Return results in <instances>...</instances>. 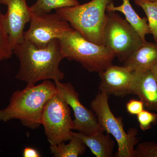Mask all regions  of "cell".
<instances>
[{"label": "cell", "mask_w": 157, "mask_h": 157, "mask_svg": "<svg viewBox=\"0 0 157 157\" xmlns=\"http://www.w3.org/2000/svg\"><path fill=\"white\" fill-rule=\"evenodd\" d=\"M13 52L19 61V70L15 76L17 80L34 85L41 80L61 81L64 78V73L59 68L64 58L59 39L43 48H38L23 39Z\"/></svg>", "instance_id": "cell-1"}, {"label": "cell", "mask_w": 157, "mask_h": 157, "mask_svg": "<svg viewBox=\"0 0 157 157\" xmlns=\"http://www.w3.org/2000/svg\"><path fill=\"white\" fill-rule=\"evenodd\" d=\"M57 93L54 82L49 80L37 85L27 84L24 89L13 92L8 106L0 109V121L18 120L26 128H38L45 104Z\"/></svg>", "instance_id": "cell-2"}, {"label": "cell", "mask_w": 157, "mask_h": 157, "mask_svg": "<svg viewBox=\"0 0 157 157\" xmlns=\"http://www.w3.org/2000/svg\"><path fill=\"white\" fill-rule=\"evenodd\" d=\"M112 0H92L73 7L56 9V12L72 28L90 42L104 45L106 9Z\"/></svg>", "instance_id": "cell-3"}, {"label": "cell", "mask_w": 157, "mask_h": 157, "mask_svg": "<svg viewBox=\"0 0 157 157\" xmlns=\"http://www.w3.org/2000/svg\"><path fill=\"white\" fill-rule=\"evenodd\" d=\"M59 40L64 58L78 62L89 72H102L116 57L105 46L90 42L72 28Z\"/></svg>", "instance_id": "cell-4"}, {"label": "cell", "mask_w": 157, "mask_h": 157, "mask_svg": "<svg viewBox=\"0 0 157 157\" xmlns=\"http://www.w3.org/2000/svg\"><path fill=\"white\" fill-rule=\"evenodd\" d=\"M109 96L99 92L90 103L91 109L97 117L100 125L104 132L112 135L117 144V157H135V146L139 142L137 131L135 128L126 132L122 118L113 114L108 102Z\"/></svg>", "instance_id": "cell-5"}, {"label": "cell", "mask_w": 157, "mask_h": 157, "mask_svg": "<svg viewBox=\"0 0 157 157\" xmlns=\"http://www.w3.org/2000/svg\"><path fill=\"white\" fill-rule=\"evenodd\" d=\"M104 46L124 62L144 43L139 34L115 12L107 11L104 33Z\"/></svg>", "instance_id": "cell-6"}, {"label": "cell", "mask_w": 157, "mask_h": 157, "mask_svg": "<svg viewBox=\"0 0 157 157\" xmlns=\"http://www.w3.org/2000/svg\"><path fill=\"white\" fill-rule=\"evenodd\" d=\"M41 125L50 145L68 141L73 136V123L70 107L58 92L45 104Z\"/></svg>", "instance_id": "cell-7"}, {"label": "cell", "mask_w": 157, "mask_h": 157, "mask_svg": "<svg viewBox=\"0 0 157 157\" xmlns=\"http://www.w3.org/2000/svg\"><path fill=\"white\" fill-rule=\"evenodd\" d=\"M30 27L24 32L23 39L38 48H43L52 40L59 39L71 29L67 21L56 12L36 15L31 13Z\"/></svg>", "instance_id": "cell-8"}, {"label": "cell", "mask_w": 157, "mask_h": 157, "mask_svg": "<svg viewBox=\"0 0 157 157\" xmlns=\"http://www.w3.org/2000/svg\"><path fill=\"white\" fill-rule=\"evenodd\" d=\"M54 82L58 92L73 109L74 115L73 130L86 134L104 132L94 111L86 108L79 101V95L71 83H64L60 81Z\"/></svg>", "instance_id": "cell-9"}, {"label": "cell", "mask_w": 157, "mask_h": 157, "mask_svg": "<svg viewBox=\"0 0 157 157\" xmlns=\"http://www.w3.org/2000/svg\"><path fill=\"white\" fill-rule=\"evenodd\" d=\"M0 4L7 7L4 20L13 50L23 39L25 25L30 21V7L28 6L26 0H0Z\"/></svg>", "instance_id": "cell-10"}, {"label": "cell", "mask_w": 157, "mask_h": 157, "mask_svg": "<svg viewBox=\"0 0 157 157\" xmlns=\"http://www.w3.org/2000/svg\"><path fill=\"white\" fill-rule=\"evenodd\" d=\"M99 73L101 79L100 92L117 97L131 94L134 76L133 72L124 67L111 65Z\"/></svg>", "instance_id": "cell-11"}, {"label": "cell", "mask_w": 157, "mask_h": 157, "mask_svg": "<svg viewBox=\"0 0 157 157\" xmlns=\"http://www.w3.org/2000/svg\"><path fill=\"white\" fill-rule=\"evenodd\" d=\"M131 93L137 95L144 107L157 112V83L151 70L134 71Z\"/></svg>", "instance_id": "cell-12"}, {"label": "cell", "mask_w": 157, "mask_h": 157, "mask_svg": "<svg viewBox=\"0 0 157 157\" xmlns=\"http://www.w3.org/2000/svg\"><path fill=\"white\" fill-rule=\"evenodd\" d=\"M157 63V43L144 42L124 62L131 72L151 70Z\"/></svg>", "instance_id": "cell-13"}, {"label": "cell", "mask_w": 157, "mask_h": 157, "mask_svg": "<svg viewBox=\"0 0 157 157\" xmlns=\"http://www.w3.org/2000/svg\"><path fill=\"white\" fill-rule=\"evenodd\" d=\"M73 134L79 137L96 157L113 156L115 141L111 138L109 134L107 133V135H105L104 132H97L92 134L73 132Z\"/></svg>", "instance_id": "cell-14"}, {"label": "cell", "mask_w": 157, "mask_h": 157, "mask_svg": "<svg viewBox=\"0 0 157 157\" xmlns=\"http://www.w3.org/2000/svg\"><path fill=\"white\" fill-rule=\"evenodd\" d=\"M121 5L115 6L113 2L107 5L106 11H119L124 15L125 20L137 31L144 43L147 42L145 36L151 34L146 17H140L132 8L130 0H121Z\"/></svg>", "instance_id": "cell-15"}, {"label": "cell", "mask_w": 157, "mask_h": 157, "mask_svg": "<svg viewBox=\"0 0 157 157\" xmlns=\"http://www.w3.org/2000/svg\"><path fill=\"white\" fill-rule=\"evenodd\" d=\"M70 142H65L56 145H50L51 153L54 157H78L84 153L86 145L79 137L73 135Z\"/></svg>", "instance_id": "cell-16"}, {"label": "cell", "mask_w": 157, "mask_h": 157, "mask_svg": "<svg viewBox=\"0 0 157 157\" xmlns=\"http://www.w3.org/2000/svg\"><path fill=\"white\" fill-rule=\"evenodd\" d=\"M76 0H37L30 7L32 14L41 15L49 14L52 10L73 7L79 5Z\"/></svg>", "instance_id": "cell-17"}, {"label": "cell", "mask_w": 157, "mask_h": 157, "mask_svg": "<svg viewBox=\"0 0 157 157\" xmlns=\"http://www.w3.org/2000/svg\"><path fill=\"white\" fill-rule=\"evenodd\" d=\"M137 6L141 8L147 15L151 34L157 43V1L134 0Z\"/></svg>", "instance_id": "cell-18"}, {"label": "cell", "mask_w": 157, "mask_h": 157, "mask_svg": "<svg viewBox=\"0 0 157 157\" xmlns=\"http://www.w3.org/2000/svg\"><path fill=\"white\" fill-rule=\"evenodd\" d=\"M13 53L6 30L4 14L0 11V61L10 59Z\"/></svg>", "instance_id": "cell-19"}, {"label": "cell", "mask_w": 157, "mask_h": 157, "mask_svg": "<svg viewBox=\"0 0 157 157\" xmlns=\"http://www.w3.org/2000/svg\"><path fill=\"white\" fill-rule=\"evenodd\" d=\"M135 157H157V144L145 141L135 148Z\"/></svg>", "instance_id": "cell-20"}, {"label": "cell", "mask_w": 157, "mask_h": 157, "mask_svg": "<svg viewBox=\"0 0 157 157\" xmlns=\"http://www.w3.org/2000/svg\"><path fill=\"white\" fill-rule=\"evenodd\" d=\"M137 117L140 128L143 131L148 130L157 123V114L148 110L144 109L137 114Z\"/></svg>", "instance_id": "cell-21"}, {"label": "cell", "mask_w": 157, "mask_h": 157, "mask_svg": "<svg viewBox=\"0 0 157 157\" xmlns=\"http://www.w3.org/2000/svg\"><path fill=\"white\" fill-rule=\"evenodd\" d=\"M144 107L142 101L135 99L130 100L126 104L127 111L131 115H137L144 109Z\"/></svg>", "instance_id": "cell-22"}, {"label": "cell", "mask_w": 157, "mask_h": 157, "mask_svg": "<svg viewBox=\"0 0 157 157\" xmlns=\"http://www.w3.org/2000/svg\"><path fill=\"white\" fill-rule=\"evenodd\" d=\"M24 157H40L41 155L36 149L31 147H26L23 152Z\"/></svg>", "instance_id": "cell-23"}, {"label": "cell", "mask_w": 157, "mask_h": 157, "mask_svg": "<svg viewBox=\"0 0 157 157\" xmlns=\"http://www.w3.org/2000/svg\"><path fill=\"white\" fill-rule=\"evenodd\" d=\"M151 70L157 83V63L151 68Z\"/></svg>", "instance_id": "cell-24"}, {"label": "cell", "mask_w": 157, "mask_h": 157, "mask_svg": "<svg viewBox=\"0 0 157 157\" xmlns=\"http://www.w3.org/2000/svg\"><path fill=\"white\" fill-rule=\"evenodd\" d=\"M150 1H152V2H153V1H157V0H149Z\"/></svg>", "instance_id": "cell-25"}, {"label": "cell", "mask_w": 157, "mask_h": 157, "mask_svg": "<svg viewBox=\"0 0 157 157\" xmlns=\"http://www.w3.org/2000/svg\"><path fill=\"white\" fill-rule=\"evenodd\" d=\"M76 1H78V0H76Z\"/></svg>", "instance_id": "cell-26"}]
</instances>
